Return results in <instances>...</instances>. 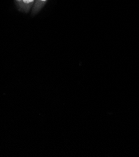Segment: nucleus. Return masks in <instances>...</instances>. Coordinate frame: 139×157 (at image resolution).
Listing matches in <instances>:
<instances>
[{
	"instance_id": "obj_2",
	"label": "nucleus",
	"mask_w": 139,
	"mask_h": 157,
	"mask_svg": "<svg viewBox=\"0 0 139 157\" xmlns=\"http://www.w3.org/2000/svg\"><path fill=\"white\" fill-rule=\"evenodd\" d=\"M41 1H47V0H41Z\"/></svg>"
},
{
	"instance_id": "obj_1",
	"label": "nucleus",
	"mask_w": 139,
	"mask_h": 157,
	"mask_svg": "<svg viewBox=\"0 0 139 157\" xmlns=\"http://www.w3.org/2000/svg\"><path fill=\"white\" fill-rule=\"evenodd\" d=\"M23 2L25 3H27V4H28V3H31L33 2L34 0H23Z\"/></svg>"
}]
</instances>
